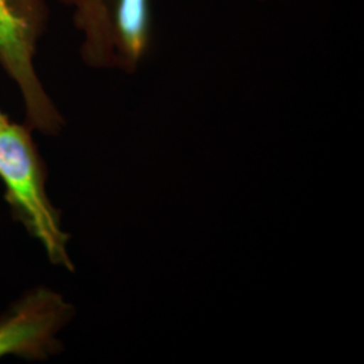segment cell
<instances>
[{"instance_id":"1","label":"cell","mask_w":364,"mask_h":364,"mask_svg":"<svg viewBox=\"0 0 364 364\" xmlns=\"http://www.w3.org/2000/svg\"><path fill=\"white\" fill-rule=\"evenodd\" d=\"M31 132L26 123L11 120L0 130V181L6 200L14 218L38 240L50 263L75 272L68 250L70 236L48 195L45 164Z\"/></svg>"},{"instance_id":"2","label":"cell","mask_w":364,"mask_h":364,"mask_svg":"<svg viewBox=\"0 0 364 364\" xmlns=\"http://www.w3.org/2000/svg\"><path fill=\"white\" fill-rule=\"evenodd\" d=\"M50 13L45 0H0V68L21 95L26 124L54 136L65 127V117L53 102L36 69L41 39Z\"/></svg>"},{"instance_id":"3","label":"cell","mask_w":364,"mask_h":364,"mask_svg":"<svg viewBox=\"0 0 364 364\" xmlns=\"http://www.w3.org/2000/svg\"><path fill=\"white\" fill-rule=\"evenodd\" d=\"M72 9L80 55L95 69L134 73L150 45L149 0H57Z\"/></svg>"},{"instance_id":"4","label":"cell","mask_w":364,"mask_h":364,"mask_svg":"<svg viewBox=\"0 0 364 364\" xmlns=\"http://www.w3.org/2000/svg\"><path fill=\"white\" fill-rule=\"evenodd\" d=\"M65 297L48 287H36L0 316V360L18 358L46 362L64 350L58 335L75 317Z\"/></svg>"},{"instance_id":"5","label":"cell","mask_w":364,"mask_h":364,"mask_svg":"<svg viewBox=\"0 0 364 364\" xmlns=\"http://www.w3.org/2000/svg\"><path fill=\"white\" fill-rule=\"evenodd\" d=\"M9 122V117H6L0 109V130L4 127V124Z\"/></svg>"}]
</instances>
